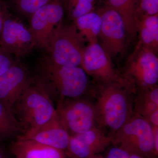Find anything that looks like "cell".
Instances as JSON below:
<instances>
[{
	"mask_svg": "<svg viewBox=\"0 0 158 158\" xmlns=\"http://www.w3.org/2000/svg\"><path fill=\"white\" fill-rule=\"evenodd\" d=\"M0 158H14L4 143L0 144Z\"/></svg>",
	"mask_w": 158,
	"mask_h": 158,
	"instance_id": "26",
	"label": "cell"
},
{
	"mask_svg": "<svg viewBox=\"0 0 158 158\" xmlns=\"http://www.w3.org/2000/svg\"><path fill=\"white\" fill-rule=\"evenodd\" d=\"M14 158H68L64 151L18 136L8 146Z\"/></svg>",
	"mask_w": 158,
	"mask_h": 158,
	"instance_id": "14",
	"label": "cell"
},
{
	"mask_svg": "<svg viewBox=\"0 0 158 158\" xmlns=\"http://www.w3.org/2000/svg\"><path fill=\"white\" fill-rule=\"evenodd\" d=\"M0 46L7 53L17 58L26 57L37 48L29 27L10 13L3 24Z\"/></svg>",
	"mask_w": 158,
	"mask_h": 158,
	"instance_id": "11",
	"label": "cell"
},
{
	"mask_svg": "<svg viewBox=\"0 0 158 158\" xmlns=\"http://www.w3.org/2000/svg\"><path fill=\"white\" fill-rule=\"evenodd\" d=\"M9 6L5 0H0V35L4 22L10 13Z\"/></svg>",
	"mask_w": 158,
	"mask_h": 158,
	"instance_id": "24",
	"label": "cell"
},
{
	"mask_svg": "<svg viewBox=\"0 0 158 158\" xmlns=\"http://www.w3.org/2000/svg\"><path fill=\"white\" fill-rule=\"evenodd\" d=\"M86 42L73 23L63 22L51 41L47 54L58 65L81 67Z\"/></svg>",
	"mask_w": 158,
	"mask_h": 158,
	"instance_id": "4",
	"label": "cell"
},
{
	"mask_svg": "<svg viewBox=\"0 0 158 158\" xmlns=\"http://www.w3.org/2000/svg\"><path fill=\"white\" fill-rule=\"evenodd\" d=\"M65 3L69 18L74 21L93 11L95 0H66Z\"/></svg>",
	"mask_w": 158,
	"mask_h": 158,
	"instance_id": "20",
	"label": "cell"
},
{
	"mask_svg": "<svg viewBox=\"0 0 158 158\" xmlns=\"http://www.w3.org/2000/svg\"><path fill=\"white\" fill-rule=\"evenodd\" d=\"M129 158H142L141 156L135 154H131Z\"/></svg>",
	"mask_w": 158,
	"mask_h": 158,
	"instance_id": "28",
	"label": "cell"
},
{
	"mask_svg": "<svg viewBox=\"0 0 158 158\" xmlns=\"http://www.w3.org/2000/svg\"><path fill=\"white\" fill-rule=\"evenodd\" d=\"M82 37L89 44L98 43L102 18L98 12L92 11L73 21Z\"/></svg>",
	"mask_w": 158,
	"mask_h": 158,
	"instance_id": "16",
	"label": "cell"
},
{
	"mask_svg": "<svg viewBox=\"0 0 158 158\" xmlns=\"http://www.w3.org/2000/svg\"><path fill=\"white\" fill-rule=\"evenodd\" d=\"M158 14V0H139L137 15L138 22L143 16Z\"/></svg>",
	"mask_w": 158,
	"mask_h": 158,
	"instance_id": "22",
	"label": "cell"
},
{
	"mask_svg": "<svg viewBox=\"0 0 158 158\" xmlns=\"http://www.w3.org/2000/svg\"><path fill=\"white\" fill-rule=\"evenodd\" d=\"M106 158H116L115 157L113 156L108 155L107 157Z\"/></svg>",
	"mask_w": 158,
	"mask_h": 158,
	"instance_id": "29",
	"label": "cell"
},
{
	"mask_svg": "<svg viewBox=\"0 0 158 158\" xmlns=\"http://www.w3.org/2000/svg\"><path fill=\"white\" fill-rule=\"evenodd\" d=\"M79 98L65 99L57 102L56 111L61 123L69 133L77 135L94 127L95 106Z\"/></svg>",
	"mask_w": 158,
	"mask_h": 158,
	"instance_id": "9",
	"label": "cell"
},
{
	"mask_svg": "<svg viewBox=\"0 0 158 158\" xmlns=\"http://www.w3.org/2000/svg\"><path fill=\"white\" fill-rule=\"evenodd\" d=\"M157 53L138 41L125 65L124 78L131 85L140 90L156 85L158 81V58Z\"/></svg>",
	"mask_w": 158,
	"mask_h": 158,
	"instance_id": "5",
	"label": "cell"
},
{
	"mask_svg": "<svg viewBox=\"0 0 158 158\" xmlns=\"http://www.w3.org/2000/svg\"><path fill=\"white\" fill-rule=\"evenodd\" d=\"M63 3H65L66 0H61Z\"/></svg>",
	"mask_w": 158,
	"mask_h": 158,
	"instance_id": "30",
	"label": "cell"
},
{
	"mask_svg": "<svg viewBox=\"0 0 158 158\" xmlns=\"http://www.w3.org/2000/svg\"><path fill=\"white\" fill-rule=\"evenodd\" d=\"M98 12L102 18L99 44L113 61L126 49L128 37L126 28L121 15L108 4Z\"/></svg>",
	"mask_w": 158,
	"mask_h": 158,
	"instance_id": "8",
	"label": "cell"
},
{
	"mask_svg": "<svg viewBox=\"0 0 158 158\" xmlns=\"http://www.w3.org/2000/svg\"><path fill=\"white\" fill-rule=\"evenodd\" d=\"M148 121L153 127H158V110L152 114L148 118Z\"/></svg>",
	"mask_w": 158,
	"mask_h": 158,
	"instance_id": "27",
	"label": "cell"
},
{
	"mask_svg": "<svg viewBox=\"0 0 158 158\" xmlns=\"http://www.w3.org/2000/svg\"><path fill=\"white\" fill-rule=\"evenodd\" d=\"M131 88L116 82L100 84L95 109L96 121L102 127L115 133L131 117L127 92Z\"/></svg>",
	"mask_w": 158,
	"mask_h": 158,
	"instance_id": "3",
	"label": "cell"
},
{
	"mask_svg": "<svg viewBox=\"0 0 158 158\" xmlns=\"http://www.w3.org/2000/svg\"><path fill=\"white\" fill-rule=\"evenodd\" d=\"M23 131L14 116L0 101V144Z\"/></svg>",
	"mask_w": 158,
	"mask_h": 158,
	"instance_id": "18",
	"label": "cell"
},
{
	"mask_svg": "<svg viewBox=\"0 0 158 158\" xmlns=\"http://www.w3.org/2000/svg\"><path fill=\"white\" fill-rule=\"evenodd\" d=\"M32 78L25 66L16 62L0 75V101L12 115L15 104Z\"/></svg>",
	"mask_w": 158,
	"mask_h": 158,
	"instance_id": "12",
	"label": "cell"
},
{
	"mask_svg": "<svg viewBox=\"0 0 158 158\" xmlns=\"http://www.w3.org/2000/svg\"><path fill=\"white\" fill-rule=\"evenodd\" d=\"M139 0H107V4L121 15L126 28L128 37L134 39L138 35L137 15Z\"/></svg>",
	"mask_w": 158,
	"mask_h": 158,
	"instance_id": "15",
	"label": "cell"
},
{
	"mask_svg": "<svg viewBox=\"0 0 158 158\" xmlns=\"http://www.w3.org/2000/svg\"><path fill=\"white\" fill-rule=\"evenodd\" d=\"M64 12L61 0H51L31 16L29 28L37 48L47 52L55 33L63 22Z\"/></svg>",
	"mask_w": 158,
	"mask_h": 158,
	"instance_id": "7",
	"label": "cell"
},
{
	"mask_svg": "<svg viewBox=\"0 0 158 158\" xmlns=\"http://www.w3.org/2000/svg\"><path fill=\"white\" fill-rule=\"evenodd\" d=\"M12 114L23 134L39 128L58 116L52 97L35 77L15 104Z\"/></svg>",
	"mask_w": 158,
	"mask_h": 158,
	"instance_id": "2",
	"label": "cell"
},
{
	"mask_svg": "<svg viewBox=\"0 0 158 158\" xmlns=\"http://www.w3.org/2000/svg\"><path fill=\"white\" fill-rule=\"evenodd\" d=\"M15 62L12 56L0 46V75L8 70Z\"/></svg>",
	"mask_w": 158,
	"mask_h": 158,
	"instance_id": "23",
	"label": "cell"
},
{
	"mask_svg": "<svg viewBox=\"0 0 158 158\" xmlns=\"http://www.w3.org/2000/svg\"></svg>",
	"mask_w": 158,
	"mask_h": 158,
	"instance_id": "31",
	"label": "cell"
},
{
	"mask_svg": "<svg viewBox=\"0 0 158 158\" xmlns=\"http://www.w3.org/2000/svg\"><path fill=\"white\" fill-rule=\"evenodd\" d=\"M74 158H89L94 153L93 150L75 135H70L67 149Z\"/></svg>",
	"mask_w": 158,
	"mask_h": 158,
	"instance_id": "21",
	"label": "cell"
},
{
	"mask_svg": "<svg viewBox=\"0 0 158 158\" xmlns=\"http://www.w3.org/2000/svg\"><path fill=\"white\" fill-rule=\"evenodd\" d=\"M114 134L116 143L131 154H156L153 127L140 115L131 117Z\"/></svg>",
	"mask_w": 158,
	"mask_h": 158,
	"instance_id": "6",
	"label": "cell"
},
{
	"mask_svg": "<svg viewBox=\"0 0 158 158\" xmlns=\"http://www.w3.org/2000/svg\"><path fill=\"white\" fill-rule=\"evenodd\" d=\"M138 34L139 41L157 53L158 14L140 18L138 22Z\"/></svg>",
	"mask_w": 158,
	"mask_h": 158,
	"instance_id": "17",
	"label": "cell"
},
{
	"mask_svg": "<svg viewBox=\"0 0 158 158\" xmlns=\"http://www.w3.org/2000/svg\"><path fill=\"white\" fill-rule=\"evenodd\" d=\"M35 77L58 102L79 98L88 87V75L82 67L58 65L48 54L37 62Z\"/></svg>",
	"mask_w": 158,
	"mask_h": 158,
	"instance_id": "1",
	"label": "cell"
},
{
	"mask_svg": "<svg viewBox=\"0 0 158 158\" xmlns=\"http://www.w3.org/2000/svg\"><path fill=\"white\" fill-rule=\"evenodd\" d=\"M70 135L57 116L39 128L19 136L65 151L68 147Z\"/></svg>",
	"mask_w": 158,
	"mask_h": 158,
	"instance_id": "13",
	"label": "cell"
},
{
	"mask_svg": "<svg viewBox=\"0 0 158 158\" xmlns=\"http://www.w3.org/2000/svg\"><path fill=\"white\" fill-rule=\"evenodd\" d=\"M51 0H5L9 9L17 14L30 19L32 15Z\"/></svg>",
	"mask_w": 158,
	"mask_h": 158,
	"instance_id": "19",
	"label": "cell"
},
{
	"mask_svg": "<svg viewBox=\"0 0 158 158\" xmlns=\"http://www.w3.org/2000/svg\"><path fill=\"white\" fill-rule=\"evenodd\" d=\"M81 67L100 84L116 82L131 86L115 69L112 60L98 43L86 46Z\"/></svg>",
	"mask_w": 158,
	"mask_h": 158,
	"instance_id": "10",
	"label": "cell"
},
{
	"mask_svg": "<svg viewBox=\"0 0 158 158\" xmlns=\"http://www.w3.org/2000/svg\"><path fill=\"white\" fill-rule=\"evenodd\" d=\"M108 155L113 156L116 158H129L131 154L121 148L114 147L110 150Z\"/></svg>",
	"mask_w": 158,
	"mask_h": 158,
	"instance_id": "25",
	"label": "cell"
}]
</instances>
